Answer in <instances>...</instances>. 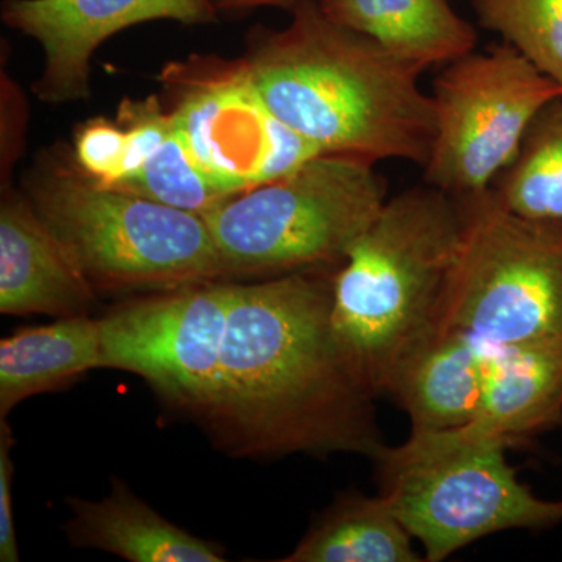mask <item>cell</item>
Returning <instances> with one entry per match:
<instances>
[{"label": "cell", "mask_w": 562, "mask_h": 562, "mask_svg": "<svg viewBox=\"0 0 562 562\" xmlns=\"http://www.w3.org/2000/svg\"><path fill=\"white\" fill-rule=\"evenodd\" d=\"M314 269L233 283L216 394L201 427L233 458L355 453L386 443L373 395L333 338V279Z\"/></svg>", "instance_id": "1"}, {"label": "cell", "mask_w": 562, "mask_h": 562, "mask_svg": "<svg viewBox=\"0 0 562 562\" xmlns=\"http://www.w3.org/2000/svg\"><path fill=\"white\" fill-rule=\"evenodd\" d=\"M283 31L255 27L243 60L277 120L322 154L425 168L438 132L420 66L299 0Z\"/></svg>", "instance_id": "2"}, {"label": "cell", "mask_w": 562, "mask_h": 562, "mask_svg": "<svg viewBox=\"0 0 562 562\" xmlns=\"http://www.w3.org/2000/svg\"><path fill=\"white\" fill-rule=\"evenodd\" d=\"M462 222L461 199L427 183L403 191L336 271L333 338L373 397L386 394L402 361L435 331Z\"/></svg>", "instance_id": "3"}, {"label": "cell", "mask_w": 562, "mask_h": 562, "mask_svg": "<svg viewBox=\"0 0 562 562\" xmlns=\"http://www.w3.org/2000/svg\"><path fill=\"white\" fill-rule=\"evenodd\" d=\"M27 191L95 294L171 291L228 277L202 216L98 187L74 160L46 158Z\"/></svg>", "instance_id": "4"}, {"label": "cell", "mask_w": 562, "mask_h": 562, "mask_svg": "<svg viewBox=\"0 0 562 562\" xmlns=\"http://www.w3.org/2000/svg\"><path fill=\"white\" fill-rule=\"evenodd\" d=\"M386 201V181L373 162L321 154L202 217L228 277L271 279L338 271Z\"/></svg>", "instance_id": "5"}, {"label": "cell", "mask_w": 562, "mask_h": 562, "mask_svg": "<svg viewBox=\"0 0 562 562\" xmlns=\"http://www.w3.org/2000/svg\"><path fill=\"white\" fill-rule=\"evenodd\" d=\"M506 443L462 428L409 432L376 458L380 492L406 530L439 562L469 543L508 530L562 524L561 501L538 497L506 461Z\"/></svg>", "instance_id": "6"}, {"label": "cell", "mask_w": 562, "mask_h": 562, "mask_svg": "<svg viewBox=\"0 0 562 562\" xmlns=\"http://www.w3.org/2000/svg\"><path fill=\"white\" fill-rule=\"evenodd\" d=\"M461 202V241L436 328L487 347L562 338V222L519 216L492 190Z\"/></svg>", "instance_id": "7"}, {"label": "cell", "mask_w": 562, "mask_h": 562, "mask_svg": "<svg viewBox=\"0 0 562 562\" xmlns=\"http://www.w3.org/2000/svg\"><path fill=\"white\" fill-rule=\"evenodd\" d=\"M431 98L438 132L425 183L464 199L491 190L562 88L505 43L449 63Z\"/></svg>", "instance_id": "8"}, {"label": "cell", "mask_w": 562, "mask_h": 562, "mask_svg": "<svg viewBox=\"0 0 562 562\" xmlns=\"http://www.w3.org/2000/svg\"><path fill=\"white\" fill-rule=\"evenodd\" d=\"M160 80L192 157L231 198L281 179L322 154L273 116L243 58L194 55L166 66Z\"/></svg>", "instance_id": "9"}, {"label": "cell", "mask_w": 562, "mask_h": 562, "mask_svg": "<svg viewBox=\"0 0 562 562\" xmlns=\"http://www.w3.org/2000/svg\"><path fill=\"white\" fill-rule=\"evenodd\" d=\"M232 292L220 280L121 303L99 319L102 369L135 373L201 424L216 394Z\"/></svg>", "instance_id": "10"}, {"label": "cell", "mask_w": 562, "mask_h": 562, "mask_svg": "<svg viewBox=\"0 0 562 562\" xmlns=\"http://www.w3.org/2000/svg\"><path fill=\"white\" fill-rule=\"evenodd\" d=\"M213 0H3L2 21L38 41L43 76L40 101L60 105L90 95L91 58L114 33L147 21L184 25L217 21Z\"/></svg>", "instance_id": "11"}, {"label": "cell", "mask_w": 562, "mask_h": 562, "mask_svg": "<svg viewBox=\"0 0 562 562\" xmlns=\"http://www.w3.org/2000/svg\"><path fill=\"white\" fill-rule=\"evenodd\" d=\"M95 291L29 198L3 192L0 205V313L88 316Z\"/></svg>", "instance_id": "12"}, {"label": "cell", "mask_w": 562, "mask_h": 562, "mask_svg": "<svg viewBox=\"0 0 562 562\" xmlns=\"http://www.w3.org/2000/svg\"><path fill=\"white\" fill-rule=\"evenodd\" d=\"M562 420V338L491 347L482 402L462 430L512 447Z\"/></svg>", "instance_id": "13"}, {"label": "cell", "mask_w": 562, "mask_h": 562, "mask_svg": "<svg viewBox=\"0 0 562 562\" xmlns=\"http://www.w3.org/2000/svg\"><path fill=\"white\" fill-rule=\"evenodd\" d=\"M490 350L465 333L435 328L402 361L386 394L408 414L412 432L454 430L473 419Z\"/></svg>", "instance_id": "14"}, {"label": "cell", "mask_w": 562, "mask_h": 562, "mask_svg": "<svg viewBox=\"0 0 562 562\" xmlns=\"http://www.w3.org/2000/svg\"><path fill=\"white\" fill-rule=\"evenodd\" d=\"M72 546L103 550L132 562H224L217 543L203 541L177 527L114 480L102 501L66 498Z\"/></svg>", "instance_id": "15"}, {"label": "cell", "mask_w": 562, "mask_h": 562, "mask_svg": "<svg viewBox=\"0 0 562 562\" xmlns=\"http://www.w3.org/2000/svg\"><path fill=\"white\" fill-rule=\"evenodd\" d=\"M452 0H319L328 20L362 33L422 69L449 65L475 50V27Z\"/></svg>", "instance_id": "16"}, {"label": "cell", "mask_w": 562, "mask_h": 562, "mask_svg": "<svg viewBox=\"0 0 562 562\" xmlns=\"http://www.w3.org/2000/svg\"><path fill=\"white\" fill-rule=\"evenodd\" d=\"M95 369H102L101 324L90 314L21 328L0 341V419Z\"/></svg>", "instance_id": "17"}, {"label": "cell", "mask_w": 562, "mask_h": 562, "mask_svg": "<svg viewBox=\"0 0 562 562\" xmlns=\"http://www.w3.org/2000/svg\"><path fill=\"white\" fill-rule=\"evenodd\" d=\"M413 536L382 494L341 495L283 562H419Z\"/></svg>", "instance_id": "18"}, {"label": "cell", "mask_w": 562, "mask_h": 562, "mask_svg": "<svg viewBox=\"0 0 562 562\" xmlns=\"http://www.w3.org/2000/svg\"><path fill=\"white\" fill-rule=\"evenodd\" d=\"M491 190L519 216L562 222V98L539 111L516 160Z\"/></svg>", "instance_id": "19"}, {"label": "cell", "mask_w": 562, "mask_h": 562, "mask_svg": "<svg viewBox=\"0 0 562 562\" xmlns=\"http://www.w3.org/2000/svg\"><path fill=\"white\" fill-rule=\"evenodd\" d=\"M109 190L127 192L199 216L231 199L199 168L177 125L138 171Z\"/></svg>", "instance_id": "20"}, {"label": "cell", "mask_w": 562, "mask_h": 562, "mask_svg": "<svg viewBox=\"0 0 562 562\" xmlns=\"http://www.w3.org/2000/svg\"><path fill=\"white\" fill-rule=\"evenodd\" d=\"M486 31L562 88V0H472Z\"/></svg>", "instance_id": "21"}, {"label": "cell", "mask_w": 562, "mask_h": 562, "mask_svg": "<svg viewBox=\"0 0 562 562\" xmlns=\"http://www.w3.org/2000/svg\"><path fill=\"white\" fill-rule=\"evenodd\" d=\"M125 157V132L120 124L90 121L80 128L74 161L98 187L110 188L120 180Z\"/></svg>", "instance_id": "22"}, {"label": "cell", "mask_w": 562, "mask_h": 562, "mask_svg": "<svg viewBox=\"0 0 562 562\" xmlns=\"http://www.w3.org/2000/svg\"><path fill=\"white\" fill-rule=\"evenodd\" d=\"M13 435L7 419H0V561L20 562V543L13 522V502H11V484H13Z\"/></svg>", "instance_id": "23"}, {"label": "cell", "mask_w": 562, "mask_h": 562, "mask_svg": "<svg viewBox=\"0 0 562 562\" xmlns=\"http://www.w3.org/2000/svg\"><path fill=\"white\" fill-rule=\"evenodd\" d=\"M213 2L217 13L235 16V14L249 13L262 7H272V9L286 10L291 13L299 0H213Z\"/></svg>", "instance_id": "24"}]
</instances>
